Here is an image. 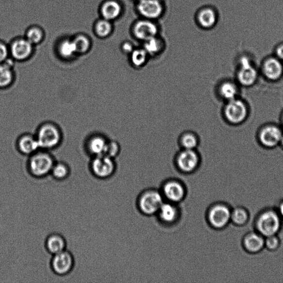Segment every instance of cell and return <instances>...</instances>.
<instances>
[{
	"mask_svg": "<svg viewBox=\"0 0 283 283\" xmlns=\"http://www.w3.org/2000/svg\"><path fill=\"white\" fill-rule=\"evenodd\" d=\"M70 173L68 166L64 163H58L54 164L50 174L56 180L62 181L68 178Z\"/></svg>",
	"mask_w": 283,
	"mask_h": 283,
	"instance_id": "27",
	"label": "cell"
},
{
	"mask_svg": "<svg viewBox=\"0 0 283 283\" xmlns=\"http://www.w3.org/2000/svg\"><path fill=\"white\" fill-rule=\"evenodd\" d=\"M37 140L33 137L26 136L23 137L19 142V149L23 153L29 154L34 152L39 148Z\"/></svg>",
	"mask_w": 283,
	"mask_h": 283,
	"instance_id": "26",
	"label": "cell"
},
{
	"mask_svg": "<svg viewBox=\"0 0 283 283\" xmlns=\"http://www.w3.org/2000/svg\"><path fill=\"white\" fill-rule=\"evenodd\" d=\"M137 9L143 17L150 19L159 17L163 12V6L159 0H141Z\"/></svg>",
	"mask_w": 283,
	"mask_h": 283,
	"instance_id": "14",
	"label": "cell"
},
{
	"mask_svg": "<svg viewBox=\"0 0 283 283\" xmlns=\"http://www.w3.org/2000/svg\"><path fill=\"white\" fill-rule=\"evenodd\" d=\"M250 110L246 102L237 98L227 102L222 110L223 117L230 125H239L248 118Z\"/></svg>",
	"mask_w": 283,
	"mask_h": 283,
	"instance_id": "2",
	"label": "cell"
},
{
	"mask_svg": "<svg viewBox=\"0 0 283 283\" xmlns=\"http://www.w3.org/2000/svg\"><path fill=\"white\" fill-rule=\"evenodd\" d=\"M96 32L99 36L103 37L108 35L112 30V26L111 23L107 19L101 20L99 21L96 25Z\"/></svg>",
	"mask_w": 283,
	"mask_h": 283,
	"instance_id": "31",
	"label": "cell"
},
{
	"mask_svg": "<svg viewBox=\"0 0 283 283\" xmlns=\"http://www.w3.org/2000/svg\"><path fill=\"white\" fill-rule=\"evenodd\" d=\"M60 140L58 130L51 125L43 126L39 131L38 142L40 147L50 149L56 146Z\"/></svg>",
	"mask_w": 283,
	"mask_h": 283,
	"instance_id": "13",
	"label": "cell"
},
{
	"mask_svg": "<svg viewBox=\"0 0 283 283\" xmlns=\"http://www.w3.org/2000/svg\"><path fill=\"white\" fill-rule=\"evenodd\" d=\"M217 93L220 98L227 102L239 98L240 90H239L237 83L230 80H226L218 85Z\"/></svg>",
	"mask_w": 283,
	"mask_h": 283,
	"instance_id": "17",
	"label": "cell"
},
{
	"mask_svg": "<svg viewBox=\"0 0 283 283\" xmlns=\"http://www.w3.org/2000/svg\"><path fill=\"white\" fill-rule=\"evenodd\" d=\"M277 211L281 218L283 219V200L279 205Z\"/></svg>",
	"mask_w": 283,
	"mask_h": 283,
	"instance_id": "39",
	"label": "cell"
},
{
	"mask_svg": "<svg viewBox=\"0 0 283 283\" xmlns=\"http://www.w3.org/2000/svg\"><path fill=\"white\" fill-rule=\"evenodd\" d=\"M232 209L227 203L217 202L211 206L207 213L209 225L217 230L226 229L231 222Z\"/></svg>",
	"mask_w": 283,
	"mask_h": 283,
	"instance_id": "4",
	"label": "cell"
},
{
	"mask_svg": "<svg viewBox=\"0 0 283 283\" xmlns=\"http://www.w3.org/2000/svg\"><path fill=\"white\" fill-rule=\"evenodd\" d=\"M158 31L157 26L149 20H141L135 23L133 27L135 37L144 41L157 36Z\"/></svg>",
	"mask_w": 283,
	"mask_h": 283,
	"instance_id": "15",
	"label": "cell"
},
{
	"mask_svg": "<svg viewBox=\"0 0 283 283\" xmlns=\"http://www.w3.org/2000/svg\"><path fill=\"white\" fill-rule=\"evenodd\" d=\"M275 57L280 59L281 61L283 62V44L279 46L276 50V55Z\"/></svg>",
	"mask_w": 283,
	"mask_h": 283,
	"instance_id": "38",
	"label": "cell"
},
{
	"mask_svg": "<svg viewBox=\"0 0 283 283\" xmlns=\"http://www.w3.org/2000/svg\"><path fill=\"white\" fill-rule=\"evenodd\" d=\"M13 80L11 67L6 65L0 66V87L9 85Z\"/></svg>",
	"mask_w": 283,
	"mask_h": 283,
	"instance_id": "29",
	"label": "cell"
},
{
	"mask_svg": "<svg viewBox=\"0 0 283 283\" xmlns=\"http://www.w3.org/2000/svg\"><path fill=\"white\" fill-rule=\"evenodd\" d=\"M67 246V241L65 237L57 233L49 235L45 242V246L48 252L52 255L66 250Z\"/></svg>",
	"mask_w": 283,
	"mask_h": 283,
	"instance_id": "18",
	"label": "cell"
},
{
	"mask_svg": "<svg viewBox=\"0 0 283 283\" xmlns=\"http://www.w3.org/2000/svg\"><path fill=\"white\" fill-rule=\"evenodd\" d=\"M107 142L104 138L97 137L90 142L89 149L93 154L98 155L104 154Z\"/></svg>",
	"mask_w": 283,
	"mask_h": 283,
	"instance_id": "28",
	"label": "cell"
},
{
	"mask_svg": "<svg viewBox=\"0 0 283 283\" xmlns=\"http://www.w3.org/2000/svg\"><path fill=\"white\" fill-rule=\"evenodd\" d=\"M258 71L248 57L243 56L239 60L236 79L238 85L245 87L252 86L256 83Z\"/></svg>",
	"mask_w": 283,
	"mask_h": 283,
	"instance_id": "6",
	"label": "cell"
},
{
	"mask_svg": "<svg viewBox=\"0 0 283 283\" xmlns=\"http://www.w3.org/2000/svg\"><path fill=\"white\" fill-rule=\"evenodd\" d=\"M33 51V44L27 39H19L12 45L11 52L14 57L23 60L29 57Z\"/></svg>",
	"mask_w": 283,
	"mask_h": 283,
	"instance_id": "20",
	"label": "cell"
},
{
	"mask_svg": "<svg viewBox=\"0 0 283 283\" xmlns=\"http://www.w3.org/2000/svg\"><path fill=\"white\" fill-rule=\"evenodd\" d=\"M200 139L196 133L192 131H185L178 138V143L181 149L197 150L200 145Z\"/></svg>",
	"mask_w": 283,
	"mask_h": 283,
	"instance_id": "19",
	"label": "cell"
},
{
	"mask_svg": "<svg viewBox=\"0 0 283 283\" xmlns=\"http://www.w3.org/2000/svg\"><path fill=\"white\" fill-rule=\"evenodd\" d=\"M54 165L52 158L46 153L34 155L29 163L30 174L34 178H43L51 173Z\"/></svg>",
	"mask_w": 283,
	"mask_h": 283,
	"instance_id": "8",
	"label": "cell"
},
{
	"mask_svg": "<svg viewBox=\"0 0 283 283\" xmlns=\"http://www.w3.org/2000/svg\"><path fill=\"white\" fill-rule=\"evenodd\" d=\"M281 245L280 238L277 235H272L268 237H265V247L271 251H274L279 248Z\"/></svg>",
	"mask_w": 283,
	"mask_h": 283,
	"instance_id": "35",
	"label": "cell"
},
{
	"mask_svg": "<svg viewBox=\"0 0 283 283\" xmlns=\"http://www.w3.org/2000/svg\"><path fill=\"white\" fill-rule=\"evenodd\" d=\"M201 154L198 150L181 149L174 155V163L181 173H193L200 166Z\"/></svg>",
	"mask_w": 283,
	"mask_h": 283,
	"instance_id": "3",
	"label": "cell"
},
{
	"mask_svg": "<svg viewBox=\"0 0 283 283\" xmlns=\"http://www.w3.org/2000/svg\"><path fill=\"white\" fill-rule=\"evenodd\" d=\"M283 131L280 126L268 124L262 127L258 134V141L266 149H274L280 146Z\"/></svg>",
	"mask_w": 283,
	"mask_h": 283,
	"instance_id": "9",
	"label": "cell"
},
{
	"mask_svg": "<svg viewBox=\"0 0 283 283\" xmlns=\"http://www.w3.org/2000/svg\"><path fill=\"white\" fill-rule=\"evenodd\" d=\"M249 218L248 211L243 207H236L231 210V222L236 226H244L249 221Z\"/></svg>",
	"mask_w": 283,
	"mask_h": 283,
	"instance_id": "24",
	"label": "cell"
},
{
	"mask_svg": "<svg viewBox=\"0 0 283 283\" xmlns=\"http://www.w3.org/2000/svg\"><path fill=\"white\" fill-rule=\"evenodd\" d=\"M129 55L131 66L137 70L143 68L147 65L150 57L143 48L135 49Z\"/></svg>",
	"mask_w": 283,
	"mask_h": 283,
	"instance_id": "21",
	"label": "cell"
},
{
	"mask_svg": "<svg viewBox=\"0 0 283 283\" xmlns=\"http://www.w3.org/2000/svg\"><path fill=\"white\" fill-rule=\"evenodd\" d=\"M280 146H281V147H282V148L283 149V134L281 138V142H280Z\"/></svg>",
	"mask_w": 283,
	"mask_h": 283,
	"instance_id": "40",
	"label": "cell"
},
{
	"mask_svg": "<svg viewBox=\"0 0 283 283\" xmlns=\"http://www.w3.org/2000/svg\"><path fill=\"white\" fill-rule=\"evenodd\" d=\"M265 237L258 232L247 233L243 239V246L247 252L257 253L265 247Z\"/></svg>",
	"mask_w": 283,
	"mask_h": 283,
	"instance_id": "16",
	"label": "cell"
},
{
	"mask_svg": "<svg viewBox=\"0 0 283 283\" xmlns=\"http://www.w3.org/2000/svg\"><path fill=\"white\" fill-rule=\"evenodd\" d=\"M121 150V146L117 142H107L104 154L115 159L120 154Z\"/></svg>",
	"mask_w": 283,
	"mask_h": 283,
	"instance_id": "33",
	"label": "cell"
},
{
	"mask_svg": "<svg viewBox=\"0 0 283 283\" xmlns=\"http://www.w3.org/2000/svg\"><path fill=\"white\" fill-rule=\"evenodd\" d=\"M8 55V51L6 47L0 43V62L5 61Z\"/></svg>",
	"mask_w": 283,
	"mask_h": 283,
	"instance_id": "37",
	"label": "cell"
},
{
	"mask_svg": "<svg viewBox=\"0 0 283 283\" xmlns=\"http://www.w3.org/2000/svg\"><path fill=\"white\" fill-rule=\"evenodd\" d=\"M138 1H141V0H138Z\"/></svg>",
	"mask_w": 283,
	"mask_h": 283,
	"instance_id": "42",
	"label": "cell"
},
{
	"mask_svg": "<svg viewBox=\"0 0 283 283\" xmlns=\"http://www.w3.org/2000/svg\"><path fill=\"white\" fill-rule=\"evenodd\" d=\"M134 47L132 43L126 42L123 43L122 50L123 53L130 55L134 50Z\"/></svg>",
	"mask_w": 283,
	"mask_h": 283,
	"instance_id": "36",
	"label": "cell"
},
{
	"mask_svg": "<svg viewBox=\"0 0 283 283\" xmlns=\"http://www.w3.org/2000/svg\"><path fill=\"white\" fill-rule=\"evenodd\" d=\"M261 72L270 82H277L283 75V62L276 57L266 58L263 62Z\"/></svg>",
	"mask_w": 283,
	"mask_h": 283,
	"instance_id": "12",
	"label": "cell"
},
{
	"mask_svg": "<svg viewBox=\"0 0 283 283\" xmlns=\"http://www.w3.org/2000/svg\"><path fill=\"white\" fill-rule=\"evenodd\" d=\"M101 12L103 17L110 21L119 17L121 12V6L117 2L111 0L103 4Z\"/></svg>",
	"mask_w": 283,
	"mask_h": 283,
	"instance_id": "23",
	"label": "cell"
},
{
	"mask_svg": "<svg viewBox=\"0 0 283 283\" xmlns=\"http://www.w3.org/2000/svg\"><path fill=\"white\" fill-rule=\"evenodd\" d=\"M161 191L165 201L176 204L184 200L186 193L185 187L183 183L174 179L166 182Z\"/></svg>",
	"mask_w": 283,
	"mask_h": 283,
	"instance_id": "11",
	"label": "cell"
},
{
	"mask_svg": "<svg viewBox=\"0 0 283 283\" xmlns=\"http://www.w3.org/2000/svg\"><path fill=\"white\" fill-rule=\"evenodd\" d=\"M27 37L28 41L32 44H36L41 41L43 33L38 28H33L28 32Z\"/></svg>",
	"mask_w": 283,
	"mask_h": 283,
	"instance_id": "34",
	"label": "cell"
},
{
	"mask_svg": "<svg viewBox=\"0 0 283 283\" xmlns=\"http://www.w3.org/2000/svg\"><path fill=\"white\" fill-rule=\"evenodd\" d=\"M281 122H282V126H283V111L281 116Z\"/></svg>",
	"mask_w": 283,
	"mask_h": 283,
	"instance_id": "41",
	"label": "cell"
},
{
	"mask_svg": "<svg viewBox=\"0 0 283 283\" xmlns=\"http://www.w3.org/2000/svg\"><path fill=\"white\" fill-rule=\"evenodd\" d=\"M73 42L76 52L83 53L89 49L90 45L89 40L83 35H79Z\"/></svg>",
	"mask_w": 283,
	"mask_h": 283,
	"instance_id": "30",
	"label": "cell"
},
{
	"mask_svg": "<svg viewBox=\"0 0 283 283\" xmlns=\"http://www.w3.org/2000/svg\"><path fill=\"white\" fill-rule=\"evenodd\" d=\"M75 264L73 254L67 250L53 255L50 265L55 274L60 276H65L72 271Z\"/></svg>",
	"mask_w": 283,
	"mask_h": 283,
	"instance_id": "10",
	"label": "cell"
},
{
	"mask_svg": "<svg viewBox=\"0 0 283 283\" xmlns=\"http://www.w3.org/2000/svg\"><path fill=\"white\" fill-rule=\"evenodd\" d=\"M282 218L277 210L266 209L258 215L255 227L257 232L265 237L276 235L281 229Z\"/></svg>",
	"mask_w": 283,
	"mask_h": 283,
	"instance_id": "1",
	"label": "cell"
},
{
	"mask_svg": "<svg viewBox=\"0 0 283 283\" xmlns=\"http://www.w3.org/2000/svg\"><path fill=\"white\" fill-rule=\"evenodd\" d=\"M117 168L115 159L105 154L96 156L91 165V172L101 181H107L112 177Z\"/></svg>",
	"mask_w": 283,
	"mask_h": 283,
	"instance_id": "7",
	"label": "cell"
},
{
	"mask_svg": "<svg viewBox=\"0 0 283 283\" xmlns=\"http://www.w3.org/2000/svg\"><path fill=\"white\" fill-rule=\"evenodd\" d=\"M165 201L161 191L155 189L147 190L139 197L138 209L143 215L151 216L158 213Z\"/></svg>",
	"mask_w": 283,
	"mask_h": 283,
	"instance_id": "5",
	"label": "cell"
},
{
	"mask_svg": "<svg viewBox=\"0 0 283 283\" xmlns=\"http://www.w3.org/2000/svg\"><path fill=\"white\" fill-rule=\"evenodd\" d=\"M216 15L215 11L208 8L201 10L198 15V21L204 27H213L216 22Z\"/></svg>",
	"mask_w": 283,
	"mask_h": 283,
	"instance_id": "25",
	"label": "cell"
},
{
	"mask_svg": "<svg viewBox=\"0 0 283 283\" xmlns=\"http://www.w3.org/2000/svg\"><path fill=\"white\" fill-rule=\"evenodd\" d=\"M59 50L62 56L65 58L70 57L76 52L73 42L67 40L61 43L59 46Z\"/></svg>",
	"mask_w": 283,
	"mask_h": 283,
	"instance_id": "32",
	"label": "cell"
},
{
	"mask_svg": "<svg viewBox=\"0 0 283 283\" xmlns=\"http://www.w3.org/2000/svg\"><path fill=\"white\" fill-rule=\"evenodd\" d=\"M143 48L150 57H155L162 52L165 48V44L161 39L155 36L145 41Z\"/></svg>",
	"mask_w": 283,
	"mask_h": 283,
	"instance_id": "22",
	"label": "cell"
}]
</instances>
